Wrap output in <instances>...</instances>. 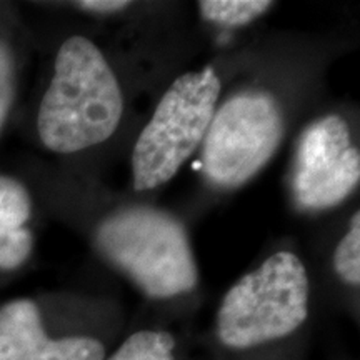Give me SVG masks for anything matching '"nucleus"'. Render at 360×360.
Here are the masks:
<instances>
[{"mask_svg":"<svg viewBox=\"0 0 360 360\" xmlns=\"http://www.w3.org/2000/svg\"><path fill=\"white\" fill-rule=\"evenodd\" d=\"M98 249L148 297L170 299L197 285L186 229L162 210L135 207L110 215L97 232Z\"/></svg>","mask_w":360,"mask_h":360,"instance_id":"obj_2","label":"nucleus"},{"mask_svg":"<svg viewBox=\"0 0 360 360\" xmlns=\"http://www.w3.org/2000/svg\"><path fill=\"white\" fill-rule=\"evenodd\" d=\"M122 114V90L101 49L87 37L72 35L58 47L40 101V142L56 154H75L105 142Z\"/></svg>","mask_w":360,"mask_h":360,"instance_id":"obj_1","label":"nucleus"},{"mask_svg":"<svg viewBox=\"0 0 360 360\" xmlns=\"http://www.w3.org/2000/svg\"><path fill=\"white\" fill-rule=\"evenodd\" d=\"M285 124L277 101L242 92L215 112L202 147V167L215 186L232 188L257 175L281 146Z\"/></svg>","mask_w":360,"mask_h":360,"instance_id":"obj_5","label":"nucleus"},{"mask_svg":"<svg viewBox=\"0 0 360 360\" xmlns=\"http://www.w3.org/2000/svg\"><path fill=\"white\" fill-rule=\"evenodd\" d=\"M335 272L350 285L360 283V214L355 212L349 232L337 245L334 254Z\"/></svg>","mask_w":360,"mask_h":360,"instance_id":"obj_11","label":"nucleus"},{"mask_svg":"<svg viewBox=\"0 0 360 360\" xmlns=\"http://www.w3.org/2000/svg\"><path fill=\"white\" fill-rule=\"evenodd\" d=\"M309 277L302 260L282 250L231 287L217 312V337L250 349L290 335L309 315Z\"/></svg>","mask_w":360,"mask_h":360,"instance_id":"obj_3","label":"nucleus"},{"mask_svg":"<svg viewBox=\"0 0 360 360\" xmlns=\"http://www.w3.org/2000/svg\"><path fill=\"white\" fill-rule=\"evenodd\" d=\"M219 96L220 80L212 67L187 72L170 85L135 142V191L164 186L179 172L204 142Z\"/></svg>","mask_w":360,"mask_h":360,"instance_id":"obj_4","label":"nucleus"},{"mask_svg":"<svg viewBox=\"0 0 360 360\" xmlns=\"http://www.w3.org/2000/svg\"><path fill=\"white\" fill-rule=\"evenodd\" d=\"M34 202L19 179L0 174V270L20 269L34 252Z\"/></svg>","mask_w":360,"mask_h":360,"instance_id":"obj_8","label":"nucleus"},{"mask_svg":"<svg viewBox=\"0 0 360 360\" xmlns=\"http://www.w3.org/2000/svg\"><path fill=\"white\" fill-rule=\"evenodd\" d=\"M360 179L359 148L340 115H327L304 130L297 147L292 192L302 209L335 207Z\"/></svg>","mask_w":360,"mask_h":360,"instance_id":"obj_6","label":"nucleus"},{"mask_svg":"<svg viewBox=\"0 0 360 360\" xmlns=\"http://www.w3.org/2000/svg\"><path fill=\"white\" fill-rule=\"evenodd\" d=\"M103 355L105 349L94 337H49L34 300L0 305V360H103Z\"/></svg>","mask_w":360,"mask_h":360,"instance_id":"obj_7","label":"nucleus"},{"mask_svg":"<svg viewBox=\"0 0 360 360\" xmlns=\"http://www.w3.org/2000/svg\"><path fill=\"white\" fill-rule=\"evenodd\" d=\"M75 6L89 12L110 13L124 11L130 6V2H125V0H84V2H75Z\"/></svg>","mask_w":360,"mask_h":360,"instance_id":"obj_13","label":"nucleus"},{"mask_svg":"<svg viewBox=\"0 0 360 360\" xmlns=\"http://www.w3.org/2000/svg\"><path fill=\"white\" fill-rule=\"evenodd\" d=\"M175 339L167 332L141 330L130 335L109 360H174Z\"/></svg>","mask_w":360,"mask_h":360,"instance_id":"obj_10","label":"nucleus"},{"mask_svg":"<svg viewBox=\"0 0 360 360\" xmlns=\"http://www.w3.org/2000/svg\"><path fill=\"white\" fill-rule=\"evenodd\" d=\"M269 0H202L199 8L205 20L225 27L250 24L272 7Z\"/></svg>","mask_w":360,"mask_h":360,"instance_id":"obj_9","label":"nucleus"},{"mask_svg":"<svg viewBox=\"0 0 360 360\" xmlns=\"http://www.w3.org/2000/svg\"><path fill=\"white\" fill-rule=\"evenodd\" d=\"M17 92V60L11 44L0 37V132L11 115Z\"/></svg>","mask_w":360,"mask_h":360,"instance_id":"obj_12","label":"nucleus"}]
</instances>
